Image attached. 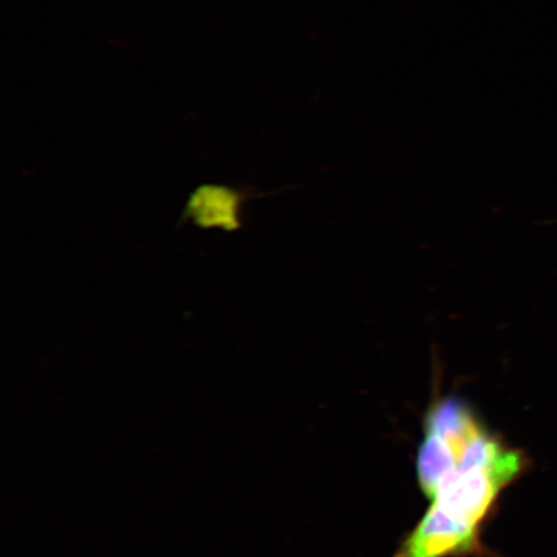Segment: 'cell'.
<instances>
[{
    "mask_svg": "<svg viewBox=\"0 0 557 557\" xmlns=\"http://www.w3.org/2000/svg\"><path fill=\"white\" fill-rule=\"evenodd\" d=\"M525 469V456L493 433L468 401L436 399L424 414L416 458L430 506L393 557H484L486 522Z\"/></svg>",
    "mask_w": 557,
    "mask_h": 557,
    "instance_id": "1",
    "label": "cell"
}]
</instances>
